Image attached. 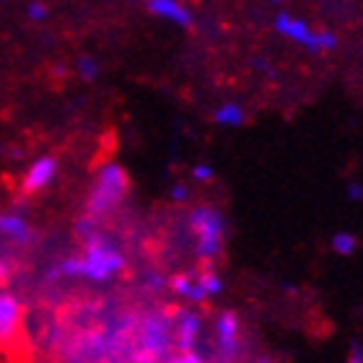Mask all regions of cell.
Segmentation results:
<instances>
[{"label":"cell","instance_id":"cell-4","mask_svg":"<svg viewBox=\"0 0 363 363\" xmlns=\"http://www.w3.org/2000/svg\"><path fill=\"white\" fill-rule=\"evenodd\" d=\"M189 228L197 236V255L203 259H213L223 247V231H226V220L216 208H195L189 213Z\"/></svg>","mask_w":363,"mask_h":363},{"label":"cell","instance_id":"cell-16","mask_svg":"<svg viewBox=\"0 0 363 363\" xmlns=\"http://www.w3.org/2000/svg\"><path fill=\"white\" fill-rule=\"evenodd\" d=\"M16 270H18L16 259L11 255H0V286H8L13 280Z\"/></svg>","mask_w":363,"mask_h":363},{"label":"cell","instance_id":"cell-6","mask_svg":"<svg viewBox=\"0 0 363 363\" xmlns=\"http://www.w3.org/2000/svg\"><path fill=\"white\" fill-rule=\"evenodd\" d=\"M23 327V303L11 288L0 286V350H8Z\"/></svg>","mask_w":363,"mask_h":363},{"label":"cell","instance_id":"cell-22","mask_svg":"<svg viewBox=\"0 0 363 363\" xmlns=\"http://www.w3.org/2000/svg\"><path fill=\"white\" fill-rule=\"evenodd\" d=\"M174 197H177V200H184V197H187V189H184V187H174Z\"/></svg>","mask_w":363,"mask_h":363},{"label":"cell","instance_id":"cell-19","mask_svg":"<svg viewBox=\"0 0 363 363\" xmlns=\"http://www.w3.org/2000/svg\"><path fill=\"white\" fill-rule=\"evenodd\" d=\"M192 177H195L197 182H211L213 179V169L208 167V164H197V167L192 169Z\"/></svg>","mask_w":363,"mask_h":363},{"label":"cell","instance_id":"cell-20","mask_svg":"<svg viewBox=\"0 0 363 363\" xmlns=\"http://www.w3.org/2000/svg\"><path fill=\"white\" fill-rule=\"evenodd\" d=\"M348 197H350V200H361V197H363V187L358 184V182H353V184L348 187Z\"/></svg>","mask_w":363,"mask_h":363},{"label":"cell","instance_id":"cell-12","mask_svg":"<svg viewBox=\"0 0 363 363\" xmlns=\"http://www.w3.org/2000/svg\"><path fill=\"white\" fill-rule=\"evenodd\" d=\"M213 120L218 122V125H223V128H239V125H244L247 114H244V109L239 104L228 101V104H220L218 109H216Z\"/></svg>","mask_w":363,"mask_h":363},{"label":"cell","instance_id":"cell-15","mask_svg":"<svg viewBox=\"0 0 363 363\" xmlns=\"http://www.w3.org/2000/svg\"><path fill=\"white\" fill-rule=\"evenodd\" d=\"M197 283L203 286V291L208 296H216V294H220V291H223V280H220L213 270H205L203 275L197 278Z\"/></svg>","mask_w":363,"mask_h":363},{"label":"cell","instance_id":"cell-5","mask_svg":"<svg viewBox=\"0 0 363 363\" xmlns=\"http://www.w3.org/2000/svg\"><path fill=\"white\" fill-rule=\"evenodd\" d=\"M275 31H278L280 37H286L291 42H296V45L311 50V52H327V50H333L337 45V37H335L333 31L311 29L309 23L301 21V18H294L291 13L275 16Z\"/></svg>","mask_w":363,"mask_h":363},{"label":"cell","instance_id":"cell-23","mask_svg":"<svg viewBox=\"0 0 363 363\" xmlns=\"http://www.w3.org/2000/svg\"><path fill=\"white\" fill-rule=\"evenodd\" d=\"M270 3H275V6H278V3H283V0H270Z\"/></svg>","mask_w":363,"mask_h":363},{"label":"cell","instance_id":"cell-14","mask_svg":"<svg viewBox=\"0 0 363 363\" xmlns=\"http://www.w3.org/2000/svg\"><path fill=\"white\" fill-rule=\"evenodd\" d=\"M76 70H78V76L84 78V81H96L99 73H101V68H99V62L94 60V57H89V55H84V57H78L76 62Z\"/></svg>","mask_w":363,"mask_h":363},{"label":"cell","instance_id":"cell-9","mask_svg":"<svg viewBox=\"0 0 363 363\" xmlns=\"http://www.w3.org/2000/svg\"><path fill=\"white\" fill-rule=\"evenodd\" d=\"M239 317L234 311H223L216 322V342H218V356L223 361H234L242 353V340H239Z\"/></svg>","mask_w":363,"mask_h":363},{"label":"cell","instance_id":"cell-17","mask_svg":"<svg viewBox=\"0 0 363 363\" xmlns=\"http://www.w3.org/2000/svg\"><path fill=\"white\" fill-rule=\"evenodd\" d=\"M47 13H50V11H47V6H45V3H39V0H34V3H29V6H26V18H29L31 23H42L47 18Z\"/></svg>","mask_w":363,"mask_h":363},{"label":"cell","instance_id":"cell-21","mask_svg":"<svg viewBox=\"0 0 363 363\" xmlns=\"http://www.w3.org/2000/svg\"><path fill=\"white\" fill-rule=\"evenodd\" d=\"M350 361H353V363H361L363 361V350L358 348V345H353V350H350Z\"/></svg>","mask_w":363,"mask_h":363},{"label":"cell","instance_id":"cell-7","mask_svg":"<svg viewBox=\"0 0 363 363\" xmlns=\"http://www.w3.org/2000/svg\"><path fill=\"white\" fill-rule=\"evenodd\" d=\"M34 242V226L21 211H0V244L8 247H29Z\"/></svg>","mask_w":363,"mask_h":363},{"label":"cell","instance_id":"cell-3","mask_svg":"<svg viewBox=\"0 0 363 363\" xmlns=\"http://www.w3.org/2000/svg\"><path fill=\"white\" fill-rule=\"evenodd\" d=\"M169 337H172V325L164 314H151L138 327L135 348H130V361H156V358L169 356Z\"/></svg>","mask_w":363,"mask_h":363},{"label":"cell","instance_id":"cell-8","mask_svg":"<svg viewBox=\"0 0 363 363\" xmlns=\"http://www.w3.org/2000/svg\"><path fill=\"white\" fill-rule=\"evenodd\" d=\"M57 172H60V164H57L55 156H39L23 172L21 192L23 195H37V192H42V189H47L52 184Z\"/></svg>","mask_w":363,"mask_h":363},{"label":"cell","instance_id":"cell-10","mask_svg":"<svg viewBox=\"0 0 363 363\" xmlns=\"http://www.w3.org/2000/svg\"><path fill=\"white\" fill-rule=\"evenodd\" d=\"M200 330H203L200 317L192 314V311H182L179 319H177V325H174V333H172L177 353L195 350V340H197V335H200Z\"/></svg>","mask_w":363,"mask_h":363},{"label":"cell","instance_id":"cell-18","mask_svg":"<svg viewBox=\"0 0 363 363\" xmlns=\"http://www.w3.org/2000/svg\"><path fill=\"white\" fill-rule=\"evenodd\" d=\"M189 288H192L189 275H174V278H172V291H174L177 296H187Z\"/></svg>","mask_w":363,"mask_h":363},{"label":"cell","instance_id":"cell-2","mask_svg":"<svg viewBox=\"0 0 363 363\" xmlns=\"http://www.w3.org/2000/svg\"><path fill=\"white\" fill-rule=\"evenodd\" d=\"M128 189H130L128 172L120 164H104V167L99 169L96 179L91 184L89 197H86V216L94 220L106 218L125 200Z\"/></svg>","mask_w":363,"mask_h":363},{"label":"cell","instance_id":"cell-13","mask_svg":"<svg viewBox=\"0 0 363 363\" xmlns=\"http://www.w3.org/2000/svg\"><path fill=\"white\" fill-rule=\"evenodd\" d=\"M330 247H333L335 255L350 257V255L358 250V239H356V234H350V231H337V234L330 239Z\"/></svg>","mask_w":363,"mask_h":363},{"label":"cell","instance_id":"cell-1","mask_svg":"<svg viewBox=\"0 0 363 363\" xmlns=\"http://www.w3.org/2000/svg\"><path fill=\"white\" fill-rule=\"evenodd\" d=\"M81 255L62 259L50 278H84L91 283H106L125 270V255L99 228L81 236Z\"/></svg>","mask_w":363,"mask_h":363},{"label":"cell","instance_id":"cell-11","mask_svg":"<svg viewBox=\"0 0 363 363\" xmlns=\"http://www.w3.org/2000/svg\"><path fill=\"white\" fill-rule=\"evenodd\" d=\"M148 11L156 18L174 23V26H192V11L182 0H148Z\"/></svg>","mask_w":363,"mask_h":363}]
</instances>
